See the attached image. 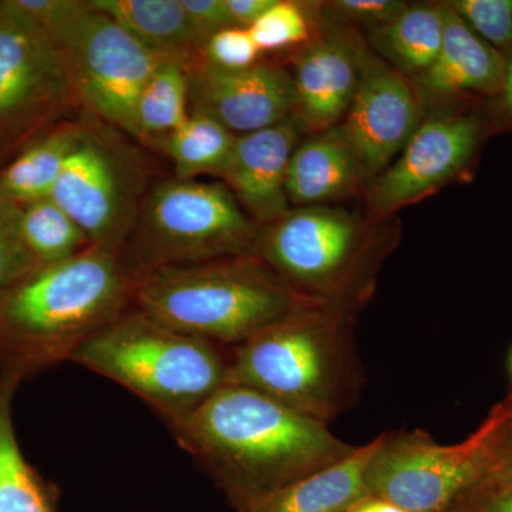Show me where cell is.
I'll return each instance as SVG.
<instances>
[{"instance_id":"cell-1","label":"cell","mask_w":512,"mask_h":512,"mask_svg":"<svg viewBox=\"0 0 512 512\" xmlns=\"http://www.w3.org/2000/svg\"><path fill=\"white\" fill-rule=\"evenodd\" d=\"M238 512L355 453L328 423L265 394L225 384L170 426Z\"/></svg>"},{"instance_id":"cell-2","label":"cell","mask_w":512,"mask_h":512,"mask_svg":"<svg viewBox=\"0 0 512 512\" xmlns=\"http://www.w3.org/2000/svg\"><path fill=\"white\" fill-rule=\"evenodd\" d=\"M120 252L90 247L23 278L0 302V375L26 379L74 352L133 305Z\"/></svg>"},{"instance_id":"cell-3","label":"cell","mask_w":512,"mask_h":512,"mask_svg":"<svg viewBox=\"0 0 512 512\" xmlns=\"http://www.w3.org/2000/svg\"><path fill=\"white\" fill-rule=\"evenodd\" d=\"M353 318L322 305L286 316L228 349L227 384L330 424L355 406L365 387Z\"/></svg>"},{"instance_id":"cell-4","label":"cell","mask_w":512,"mask_h":512,"mask_svg":"<svg viewBox=\"0 0 512 512\" xmlns=\"http://www.w3.org/2000/svg\"><path fill=\"white\" fill-rule=\"evenodd\" d=\"M315 305L255 255L160 269L133 289L138 311L225 349Z\"/></svg>"},{"instance_id":"cell-5","label":"cell","mask_w":512,"mask_h":512,"mask_svg":"<svg viewBox=\"0 0 512 512\" xmlns=\"http://www.w3.org/2000/svg\"><path fill=\"white\" fill-rule=\"evenodd\" d=\"M70 362L141 397L168 427L227 384L228 349L168 328L133 305Z\"/></svg>"},{"instance_id":"cell-6","label":"cell","mask_w":512,"mask_h":512,"mask_svg":"<svg viewBox=\"0 0 512 512\" xmlns=\"http://www.w3.org/2000/svg\"><path fill=\"white\" fill-rule=\"evenodd\" d=\"M383 252L352 212L315 205L259 229L255 256L299 295L356 315L375 288Z\"/></svg>"},{"instance_id":"cell-7","label":"cell","mask_w":512,"mask_h":512,"mask_svg":"<svg viewBox=\"0 0 512 512\" xmlns=\"http://www.w3.org/2000/svg\"><path fill=\"white\" fill-rule=\"evenodd\" d=\"M259 229L222 181H157L121 259L136 284L164 268L255 255Z\"/></svg>"},{"instance_id":"cell-8","label":"cell","mask_w":512,"mask_h":512,"mask_svg":"<svg viewBox=\"0 0 512 512\" xmlns=\"http://www.w3.org/2000/svg\"><path fill=\"white\" fill-rule=\"evenodd\" d=\"M37 22L59 50L83 113L137 141L140 94L173 59L148 49L87 0H46Z\"/></svg>"},{"instance_id":"cell-9","label":"cell","mask_w":512,"mask_h":512,"mask_svg":"<svg viewBox=\"0 0 512 512\" xmlns=\"http://www.w3.org/2000/svg\"><path fill=\"white\" fill-rule=\"evenodd\" d=\"M140 144L117 128L82 114V133L67 160L53 201L83 229L93 247L123 251L154 184Z\"/></svg>"},{"instance_id":"cell-10","label":"cell","mask_w":512,"mask_h":512,"mask_svg":"<svg viewBox=\"0 0 512 512\" xmlns=\"http://www.w3.org/2000/svg\"><path fill=\"white\" fill-rule=\"evenodd\" d=\"M80 111L55 43L18 0H0V168Z\"/></svg>"},{"instance_id":"cell-11","label":"cell","mask_w":512,"mask_h":512,"mask_svg":"<svg viewBox=\"0 0 512 512\" xmlns=\"http://www.w3.org/2000/svg\"><path fill=\"white\" fill-rule=\"evenodd\" d=\"M483 477L476 434L443 446L421 430L377 437L367 461V493L406 512H448Z\"/></svg>"},{"instance_id":"cell-12","label":"cell","mask_w":512,"mask_h":512,"mask_svg":"<svg viewBox=\"0 0 512 512\" xmlns=\"http://www.w3.org/2000/svg\"><path fill=\"white\" fill-rule=\"evenodd\" d=\"M490 131L483 110L439 111L421 121L400 156L373 178L370 211L384 218L470 170Z\"/></svg>"},{"instance_id":"cell-13","label":"cell","mask_w":512,"mask_h":512,"mask_svg":"<svg viewBox=\"0 0 512 512\" xmlns=\"http://www.w3.org/2000/svg\"><path fill=\"white\" fill-rule=\"evenodd\" d=\"M421 123L412 80L384 62L363 40L355 96L338 126L367 177L375 178L403 150Z\"/></svg>"},{"instance_id":"cell-14","label":"cell","mask_w":512,"mask_h":512,"mask_svg":"<svg viewBox=\"0 0 512 512\" xmlns=\"http://www.w3.org/2000/svg\"><path fill=\"white\" fill-rule=\"evenodd\" d=\"M313 35L298 47L293 60L295 109L292 117L302 130L339 126L348 113L359 82L363 39L352 26L323 13Z\"/></svg>"},{"instance_id":"cell-15","label":"cell","mask_w":512,"mask_h":512,"mask_svg":"<svg viewBox=\"0 0 512 512\" xmlns=\"http://www.w3.org/2000/svg\"><path fill=\"white\" fill-rule=\"evenodd\" d=\"M191 111L220 121L237 136L255 133L292 117V74L274 63L228 70L201 59L187 70Z\"/></svg>"},{"instance_id":"cell-16","label":"cell","mask_w":512,"mask_h":512,"mask_svg":"<svg viewBox=\"0 0 512 512\" xmlns=\"http://www.w3.org/2000/svg\"><path fill=\"white\" fill-rule=\"evenodd\" d=\"M301 131L289 117L275 126L238 136L221 175L245 214L264 227L292 208L286 195V174Z\"/></svg>"},{"instance_id":"cell-17","label":"cell","mask_w":512,"mask_h":512,"mask_svg":"<svg viewBox=\"0 0 512 512\" xmlns=\"http://www.w3.org/2000/svg\"><path fill=\"white\" fill-rule=\"evenodd\" d=\"M444 36L439 55L412 80L421 104L460 99L494 100L503 89L505 57L485 43L443 3Z\"/></svg>"},{"instance_id":"cell-18","label":"cell","mask_w":512,"mask_h":512,"mask_svg":"<svg viewBox=\"0 0 512 512\" xmlns=\"http://www.w3.org/2000/svg\"><path fill=\"white\" fill-rule=\"evenodd\" d=\"M366 177L336 126L296 146L286 174V195L295 208L328 205L352 195Z\"/></svg>"},{"instance_id":"cell-19","label":"cell","mask_w":512,"mask_h":512,"mask_svg":"<svg viewBox=\"0 0 512 512\" xmlns=\"http://www.w3.org/2000/svg\"><path fill=\"white\" fill-rule=\"evenodd\" d=\"M90 9L109 16L138 42L187 67L202 59L181 0H87Z\"/></svg>"},{"instance_id":"cell-20","label":"cell","mask_w":512,"mask_h":512,"mask_svg":"<svg viewBox=\"0 0 512 512\" xmlns=\"http://www.w3.org/2000/svg\"><path fill=\"white\" fill-rule=\"evenodd\" d=\"M376 439L356 448L355 453L268 495L244 512H346L369 495L365 483L367 461Z\"/></svg>"},{"instance_id":"cell-21","label":"cell","mask_w":512,"mask_h":512,"mask_svg":"<svg viewBox=\"0 0 512 512\" xmlns=\"http://www.w3.org/2000/svg\"><path fill=\"white\" fill-rule=\"evenodd\" d=\"M82 133V114L40 134L0 168V198L26 204L52 197Z\"/></svg>"},{"instance_id":"cell-22","label":"cell","mask_w":512,"mask_h":512,"mask_svg":"<svg viewBox=\"0 0 512 512\" xmlns=\"http://www.w3.org/2000/svg\"><path fill=\"white\" fill-rule=\"evenodd\" d=\"M443 36V3H407L386 25L367 30V45L397 72L414 80L436 60Z\"/></svg>"},{"instance_id":"cell-23","label":"cell","mask_w":512,"mask_h":512,"mask_svg":"<svg viewBox=\"0 0 512 512\" xmlns=\"http://www.w3.org/2000/svg\"><path fill=\"white\" fill-rule=\"evenodd\" d=\"M22 379L0 375V512H57L45 481L20 450L12 403Z\"/></svg>"},{"instance_id":"cell-24","label":"cell","mask_w":512,"mask_h":512,"mask_svg":"<svg viewBox=\"0 0 512 512\" xmlns=\"http://www.w3.org/2000/svg\"><path fill=\"white\" fill-rule=\"evenodd\" d=\"M187 67L175 60L161 64L151 76L137 103V143L160 150L168 137L190 116Z\"/></svg>"},{"instance_id":"cell-25","label":"cell","mask_w":512,"mask_h":512,"mask_svg":"<svg viewBox=\"0 0 512 512\" xmlns=\"http://www.w3.org/2000/svg\"><path fill=\"white\" fill-rule=\"evenodd\" d=\"M237 134L200 111L165 141L161 151L174 164L175 178L198 180L200 175L220 177L232 157Z\"/></svg>"},{"instance_id":"cell-26","label":"cell","mask_w":512,"mask_h":512,"mask_svg":"<svg viewBox=\"0 0 512 512\" xmlns=\"http://www.w3.org/2000/svg\"><path fill=\"white\" fill-rule=\"evenodd\" d=\"M16 205L20 238L37 268L60 264L93 247L83 229L52 197Z\"/></svg>"},{"instance_id":"cell-27","label":"cell","mask_w":512,"mask_h":512,"mask_svg":"<svg viewBox=\"0 0 512 512\" xmlns=\"http://www.w3.org/2000/svg\"><path fill=\"white\" fill-rule=\"evenodd\" d=\"M311 16L306 6L291 0H275L264 15L249 28L256 46L264 52L301 47L313 35Z\"/></svg>"},{"instance_id":"cell-28","label":"cell","mask_w":512,"mask_h":512,"mask_svg":"<svg viewBox=\"0 0 512 512\" xmlns=\"http://www.w3.org/2000/svg\"><path fill=\"white\" fill-rule=\"evenodd\" d=\"M474 434L483 467V477L478 484L512 480V397L495 407Z\"/></svg>"},{"instance_id":"cell-29","label":"cell","mask_w":512,"mask_h":512,"mask_svg":"<svg viewBox=\"0 0 512 512\" xmlns=\"http://www.w3.org/2000/svg\"><path fill=\"white\" fill-rule=\"evenodd\" d=\"M458 18L504 57L512 52V0H451Z\"/></svg>"},{"instance_id":"cell-30","label":"cell","mask_w":512,"mask_h":512,"mask_svg":"<svg viewBox=\"0 0 512 512\" xmlns=\"http://www.w3.org/2000/svg\"><path fill=\"white\" fill-rule=\"evenodd\" d=\"M37 269L18 228V205L0 198V302Z\"/></svg>"},{"instance_id":"cell-31","label":"cell","mask_w":512,"mask_h":512,"mask_svg":"<svg viewBox=\"0 0 512 512\" xmlns=\"http://www.w3.org/2000/svg\"><path fill=\"white\" fill-rule=\"evenodd\" d=\"M261 55L249 29L231 26L215 33L205 43L202 59L221 69L241 70L259 63Z\"/></svg>"},{"instance_id":"cell-32","label":"cell","mask_w":512,"mask_h":512,"mask_svg":"<svg viewBox=\"0 0 512 512\" xmlns=\"http://www.w3.org/2000/svg\"><path fill=\"white\" fill-rule=\"evenodd\" d=\"M406 5V2L397 0H335L323 6V10L352 28L357 25L370 30L386 25Z\"/></svg>"},{"instance_id":"cell-33","label":"cell","mask_w":512,"mask_h":512,"mask_svg":"<svg viewBox=\"0 0 512 512\" xmlns=\"http://www.w3.org/2000/svg\"><path fill=\"white\" fill-rule=\"evenodd\" d=\"M192 33L204 52L205 43L215 33L231 28L225 0H181Z\"/></svg>"},{"instance_id":"cell-34","label":"cell","mask_w":512,"mask_h":512,"mask_svg":"<svg viewBox=\"0 0 512 512\" xmlns=\"http://www.w3.org/2000/svg\"><path fill=\"white\" fill-rule=\"evenodd\" d=\"M448 512H512V480L478 484Z\"/></svg>"},{"instance_id":"cell-35","label":"cell","mask_w":512,"mask_h":512,"mask_svg":"<svg viewBox=\"0 0 512 512\" xmlns=\"http://www.w3.org/2000/svg\"><path fill=\"white\" fill-rule=\"evenodd\" d=\"M274 2L275 0H225V6L232 25L249 29Z\"/></svg>"},{"instance_id":"cell-36","label":"cell","mask_w":512,"mask_h":512,"mask_svg":"<svg viewBox=\"0 0 512 512\" xmlns=\"http://www.w3.org/2000/svg\"><path fill=\"white\" fill-rule=\"evenodd\" d=\"M495 101L497 121H504L512 127V52L505 56V74L503 89Z\"/></svg>"},{"instance_id":"cell-37","label":"cell","mask_w":512,"mask_h":512,"mask_svg":"<svg viewBox=\"0 0 512 512\" xmlns=\"http://www.w3.org/2000/svg\"><path fill=\"white\" fill-rule=\"evenodd\" d=\"M346 512H406L402 508L397 507L390 501L383 500V498L373 497V495H366L362 500L357 501Z\"/></svg>"},{"instance_id":"cell-38","label":"cell","mask_w":512,"mask_h":512,"mask_svg":"<svg viewBox=\"0 0 512 512\" xmlns=\"http://www.w3.org/2000/svg\"><path fill=\"white\" fill-rule=\"evenodd\" d=\"M510 369H511V376H512V352H511V359H510ZM510 397H512V394Z\"/></svg>"}]
</instances>
